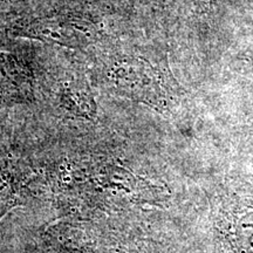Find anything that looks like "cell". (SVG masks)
Returning <instances> with one entry per match:
<instances>
[{
	"label": "cell",
	"instance_id": "6da1fadb",
	"mask_svg": "<svg viewBox=\"0 0 253 253\" xmlns=\"http://www.w3.org/2000/svg\"><path fill=\"white\" fill-rule=\"evenodd\" d=\"M20 202V177L9 157L0 154V220Z\"/></svg>",
	"mask_w": 253,
	"mask_h": 253
}]
</instances>
